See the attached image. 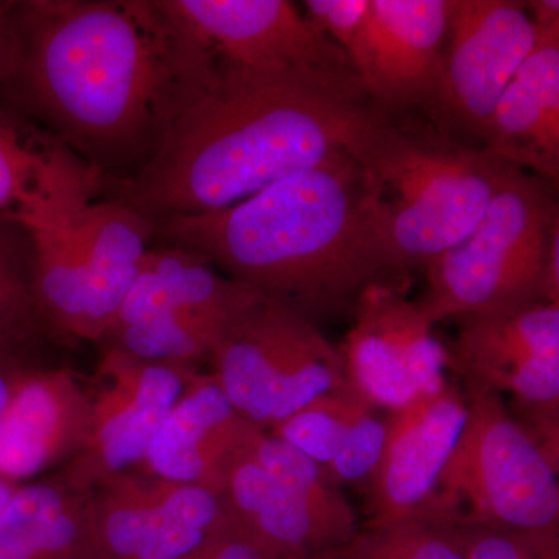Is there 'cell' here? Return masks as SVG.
<instances>
[{
	"instance_id": "3957f363",
	"label": "cell",
	"mask_w": 559,
	"mask_h": 559,
	"mask_svg": "<svg viewBox=\"0 0 559 559\" xmlns=\"http://www.w3.org/2000/svg\"><path fill=\"white\" fill-rule=\"evenodd\" d=\"M154 235L316 325L404 274L373 176L348 150L229 209L156 224Z\"/></svg>"
},
{
	"instance_id": "5bb4252c",
	"label": "cell",
	"mask_w": 559,
	"mask_h": 559,
	"mask_svg": "<svg viewBox=\"0 0 559 559\" xmlns=\"http://www.w3.org/2000/svg\"><path fill=\"white\" fill-rule=\"evenodd\" d=\"M168 2L218 61L260 70L356 73L347 55L286 0Z\"/></svg>"
},
{
	"instance_id": "6da1fadb",
	"label": "cell",
	"mask_w": 559,
	"mask_h": 559,
	"mask_svg": "<svg viewBox=\"0 0 559 559\" xmlns=\"http://www.w3.org/2000/svg\"><path fill=\"white\" fill-rule=\"evenodd\" d=\"M16 72L0 105L110 182L156 156L218 61L168 0H21Z\"/></svg>"
},
{
	"instance_id": "277c9868",
	"label": "cell",
	"mask_w": 559,
	"mask_h": 559,
	"mask_svg": "<svg viewBox=\"0 0 559 559\" xmlns=\"http://www.w3.org/2000/svg\"><path fill=\"white\" fill-rule=\"evenodd\" d=\"M355 156L380 193L382 229L403 272L425 267L480 223L513 165L439 127L381 110Z\"/></svg>"
},
{
	"instance_id": "7402d4cb",
	"label": "cell",
	"mask_w": 559,
	"mask_h": 559,
	"mask_svg": "<svg viewBox=\"0 0 559 559\" xmlns=\"http://www.w3.org/2000/svg\"><path fill=\"white\" fill-rule=\"evenodd\" d=\"M259 297L189 250L165 246L146 252L112 325L145 312H170L227 325Z\"/></svg>"
},
{
	"instance_id": "9c48e42d",
	"label": "cell",
	"mask_w": 559,
	"mask_h": 559,
	"mask_svg": "<svg viewBox=\"0 0 559 559\" xmlns=\"http://www.w3.org/2000/svg\"><path fill=\"white\" fill-rule=\"evenodd\" d=\"M455 322L448 367L465 382V393L510 395L521 425L558 463L559 305L471 312Z\"/></svg>"
},
{
	"instance_id": "83f0119b",
	"label": "cell",
	"mask_w": 559,
	"mask_h": 559,
	"mask_svg": "<svg viewBox=\"0 0 559 559\" xmlns=\"http://www.w3.org/2000/svg\"><path fill=\"white\" fill-rule=\"evenodd\" d=\"M465 559H558V535H528L492 525H457Z\"/></svg>"
},
{
	"instance_id": "8fae6325",
	"label": "cell",
	"mask_w": 559,
	"mask_h": 559,
	"mask_svg": "<svg viewBox=\"0 0 559 559\" xmlns=\"http://www.w3.org/2000/svg\"><path fill=\"white\" fill-rule=\"evenodd\" d=\"M535 44L525 2L451 0L443 73L432 110L437 127L484 142L500 95Z\"/></svg>"
},
{
	"instance_id": "4fadbf2b",
	"label": "cell",
	"mask_w": 559,
	"mask_h": 559,
	"mask_svg": "<svg viewBox=\"0 0 559 559\" xmlns=\"http://www.w3.org/2000/svg\"><path fill=\"white\" fill-rule=\"evenodd\" d=\"M353 314L355 325L341 353L349 385L371 407L396 411L447 382V347L399 286L373 283L360 294Z\"/></svg>"
},
{
	"instance_id": "484cf974",
	"label": "cell",
	"mask_w": 559,
	"mask_h": 559,
	"mask_svg": "<svg viewBox=\"0 0 559 559\" xmlns=\"http://www.w3.org/2000/svg\"><path fill=\"white\" fill-rule=\"evenodd\" d=\"M14 230L17 227L0 221V345L22 347L36 329L38 316L33 305L28 267Z\"/></svg>"
},
{
	"instance_id": "4316f807",
	"label": "cell",
	"mask_w": 559,
	"mask_h": 559,
	"mask_svg": "<svg viewBox=\"0 0 559 559\" xmlns=\"http://www.w3.org/2000/svg\"><path fill=\"white\" fill-rule=\"evenodd\" d=\"M308 20L345 55L360 81L369 64L370 0H307Z\"/></svg>"
},
{
	"instance_id": "2e32d148",
	"label": "cell",
	"mask_w": 559,
	"mask_h": 559,
	"mask_svg": "<svg viewBox=\"0 0 559 559\" xmlns=\"http://www.w3.org/2000/svg\"><path fill=\"white\" fill-rule=\"evenodd\" d=\"M466 417L465 393L447 382L390 411L384 448L369 481V524L425 514Z\"/></svg>"
},
{
	"instance_id": "1f68e13d",
	"label": "cell",
	"mask_w": 559,
	"mask_h": 559,
	"mask_svg": "<svg viewBox=\"0 0 559 559\" xmlns=\"http://www.w3.org/2000/svg\"><path fill=\"white\" fill-rule=\"evenodd\" d=\"M27 367L22 358L21 347L0 345V414L5 409L14 385Z\"/></svg>"
},
{
	"instance_id": "d6986e66",
	"label": "cell",
	"mask_w": 559,
	"mask_h": 559,
	"mask_svg": "<svg viewBox=\"0 0 559 559\" xmlns=\"http://www.w3.org/2000/svg\"><path fill=\"white\" fill-rule=\"evenodd\" d=\"M249 440L223 477V498L242 530L282 559H319L355 536L356 516L322 510L275 479L253 457Z\"/></svg>"
},
{
	"instance_id": "7c38bea8",
	"label": "cell",
	"mask_w": 559,
	"mask_h": 559,
	"mask_svg": "<svg viewBox=\"0 0 559 559\" xmlns=\"http://www.w3.org/2000/svg\"><path fill=\"white\" fill-rule=\"evenodd\" d=\"M193 371L105 347L98 366L100 385L91 393L90 439L58 474L75 487L95 489L142 466Z\"/></svg>"
},
{
	"instance_id": "44dd1931",
	"label": "cell",
	"mask_w": 559,
	"mask_h": 559,
	"mask_svg": "<svg viewBox=\"0 0 559 559\" xmlns=\"http://www.w3.org/2000/svg\"><path fill=\"white\" fill-rule=\"evenodd\" d=\"M481 150L520 170L559 178V31L536 33L535 49L500 95Z\"/></svg>"
},
{
	"instance_id": "30bf717a",
	"label": "cell",
	"mask_w": 559,
	"mask_h": 559,
	"mask_svg": "<svg viewBox=\"0 0 559 559\" xmlns=\"http://www.w3.org/2000/svg\"><path fill=\"white\" fill-rule=\"evenodd\" d=\"M234 522L221 492L131 471L92 492L91 559H183Z\"/></svg>"
},
{
	"instance_id": "836d02e7",
	"label": "cell",
	"mask_w": 559,
	"mask_h": 559,
	"mask_svg": "<svg viewBox=\"0 0 559 559\" xmlns=\"http://www.w3.org/2000/svg\"><path fill=\"white\" fill-rule=\"evenodd\" d=\"M530 11V20L536 33L559 31V2L558 0H532L525 2Z\"/></svg>"
},
{
	"instance_id": "7a4b0ae2",
	"label": "cell",
	"mask_w": 559,
	"mask_h": 559,
	"mask_svg": "<svg viewBox=\"0 0 559 559\" xmlns=\"http://www.w3.org/2000/svg\"><path fill=\"white\" fill-rule=\"evenodd\" d=\"M380 112L356 73L218 61L210 90L176 120L146 167L110 182L109 200L154 226L219 212L316 167L334 151L355 154Z\"/></svg>"
},
{
	"instance_id": "52a82bcc",
	"label": "cell",
	"mask_w": 559,
	"mask_h": 559,
	"mask_svg": "<svg viewBox=\"0 0 559 559\" xmlns=\"http://www.w3.org/2000/svg\"><path fill=\"white\" fill-rule=\"evenodd\" d=\"M154 224L123 202H92L64 226L31 235L28 282L38 319L103 342L138 277Z\"/></svg>"
},
{
	"instance_id": "9a60e30c",
	"label": "cell",
	"mask_w": 559,
	"mask_h": 559,
	"mask_svg": "<svg viewBox=\"0 0 559 559\" xmlns=\"http://www.w3.org/2000/svg\"><path fill=\"white\" fill-rule=\"evenodd\" d=\"M105 179L50 132L0 105V221L27 237L58 229L95 201Z\"/></svg>"
},
{
	"instance_id": "ac0fdd59",
	"label": "cell",
	"mask_w": 559,
	"mask_h": 559,
	"mask_svg": "<svg viewBox=\"0 0 559 559\" xmlns=\"http://www.w3.org/2000/svg\"><path fill=\"white\" fill-rule=\"evenodd\" d=\"M451 0H370L369 64L362 84L392 116L432 112L443 73Z\"/></svg>"
},
{
	"instance_id": "5b68a950",
	"label": "cell",
	"mask_w": 559,
	"mask_h": 559,
	"mask_svg": "<svg viewBox=\"0 0 559 559\" xmlns=\"http://www.w3.org/2000/svg\"><path fill=\"white\" fill-rule=\"evenodd\" d=\"M557 229L558 205L546 179L511 167L468 237L423 267L428 289L419 310L436 325L471 312L544 301V266Z\"/></svg>"
},
{
	"instance_id": "ba28073f",
	"label": "cell",
	"mask_w": 559,
	"mask_h": 559,
	"mask_svg": "<svg viewBox=\"0 0 559 559\" xmlns=\"http://www.w3.org/2000/svg\"><path fill=\"white\" fill-rule=\"evenodd\" d=\"M209 358L231 406L264 430L319 396L352 389L341 349L318 325L263 297L231 320Z\"/></svg>"
},
{
	"instance_id": "d6a6232c",
	"label": "cell",
	"mask_w": 559,
	"mask_h": 559,
	"mask_svg": "<svg viewBox=\"0 0 559 559\" xmlns=\"http://www.w3.org/2000/svg\"><path fill=\"white\" fill-rule=\"evenodd\" d=\"M543 300L559 305V229L554 231L544 266Z\"/></svg>"
},
{
	"instance_id": "f546056e",
	"label": "cell",
	"mask_w": 559,
	"mask_h": 559,
	"mask_svg": "<svg viewBox=\"0 0 559 559\" xmlns=\"http://www.w3.org/2000/svg\"><path fill=\"white\" fill-rule=\"evenodd\" d=\"M183 559H282L237 522Z\"/></svg>"
},
{
	"instance_id": "e0dca14e",
	"label": "cell",
	"mask_w": 559,
	"mask_h": 559,
	"mask_svg": "<svg viewBox=\"0 0 559 559\" xmlns=\"http://www.w3.org/2000/svg\"><path fill=\"white\" fill-rule=\"evenodd\" d=\"M91 425V393L70 371L28 366L0 414V479L24 485L68 465Z\"/></svg>"
},
{
	"instance_id": "cb8c5ba5",
	"label": "cell",
	"mask_w": 559,
	"mask_h": 559,
	"mask_svg": "<svg viewBox=\"0 0 559 559\" xmlns=\"http://www.w3.org/2000/svg\"><path fill=\"white\" fill-rule=\"evenodd\" d=\"M319 559H465L457 525L419 516L367 524L348 543Z\"/></svg>"
},
{
	"instance_id": "ffe728a7",
	"label": "cell",
	"mask_w": 559,
	"mask_h": 559,
	"mask_svg": "<svg viewBox=\"0 0 559 559\" xmlns=\"http://www.w3.org/2000/svg\"><path fill=\"white\" fill-rule=\"evenodd\" d=\"M255 429L231 406L212 374L193 371L157 430L142 471L223 495L227 463Z\"/></svg>"
},
{
	"instance_id": "e575fe53",
	"label": "cell",
	"mask_w": 559,
	"mask_h": 559,
	"mask_svg": "<svg viewBox=\"0 0 559 559\" xmlns=\"http://www.w3.org/2000/svg\"><path fill=\"white\" fill-rule=\"evenodd\" d=\"M20 485L10 484V481L0 479V514H2L3 509H5L7 502H9L13 492L16 491V488Z\"/></svg>"
},
{
	"instance_id": "4dcf8cb0",
	"label": "cell",
	"mask_w": 559,
	"mask_h": 559,
	"mask_svg": "<svg viewBox=\"0 0 559 559\" xmlns=\"http://www.w3.org/2000/svg\"><path fill=\"white\" fill-rule=\"evenodd\" d=\"M17 55L16 2L0 0V97L16 72Z\"/></svg>"
},
{
	"instance_id": "603a6c76",
	"label": "cell",
	"mask_w": 559,
	"mask_h": 559,
	"mask_svg": "<svg viewBox=\"0 0 559 559\" xmlns=\"http://www.w3.org/2000/svg\"><path fill=\"white\" fill-rule=\"evenodd\" d=\"M92 492L60 474L20 485L0 514V559H91Z\"/></svg>"
},
{
	"instance_id": "8992f818",
	"label": "cell",
	"mask_w": 559,
	"mask_h": 559,
	"mask_svg": "<svg viewBox=\"0 0 559 559\" xmlns=\"http://www.w3.org/2000/svg\"><path fill=\"white\" fill-rule=\"evenodd\" d=\"M468 417L426 516L558 535V465L495 393H465Z\"/></svg>"
},
{
	"instance_id": "d4e9b609",
	"label": "cell",
	"mask_w": 559,
	"mask_h": 559,
	"mask_svg": "<svg viewBox=\"0 0 559 559\" xmlns=\"http://www.w3.org/2000/svg\"><path fill=\"white\" fill-rule=\"evenodd\" d=\"M369 409L373 407L355 390H340L319 396L270 432L323 469L344 450L353 429Z\"/></svg>"
},
{
	"instance_id": "f1b7e54d",
	"label": "cell",
	"mask_w": 559,
	"mask_h": 559,
	"mask_svg": "<svg viewBox=\"0 0 559 559\" xmlns=\"http://www.w3.org/2000/svg\"><path fill=\"white\" fill-rule=\"evenodd\" d=\"M384 441L385 419L378 418L373 409H369L353 429L344 450L323 471L336 485L369 487L371 474L380 462Z\"/></svg>"
}]
</instances>
